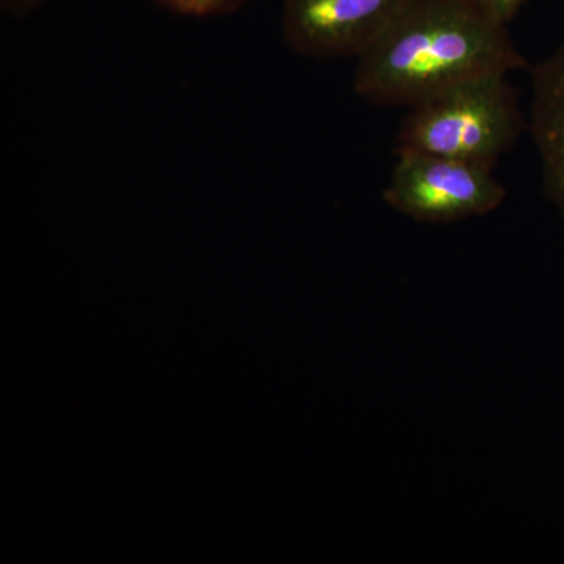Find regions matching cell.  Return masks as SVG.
Returning <instances> with one entry per match:
<instances>
[{"mask_svg": "<svg viewBox=\"0 0 564 564\" xmlns=\"http://www.w3.org/2000/svg\"><path fill=\"white\" fill-rule=\"evenodd\" d=\"M155 6L184 18H217L236 13L247 0H154Z\"/></svg>", "mask_w": 564, "mask_h": 564, "instance_id": "8992f818", "label": "cell"}, {"mask_svg": "<svg viewBox=\"0 0 564 564\" xmlns=\"http://www.w3.org/2000/svg\"><path fill=\"white\" fill-rule=\"evenodd\" d=\"M383 198L411 220L448 225L499 209L507 191L489 166L421 152H397Z\"/></svg>", "mask_w": 564, "mask_h": 564, "instance_id": "3957f363", "label": "cell"}, {"mask_svg": "<svg viewBox=\"0 0 564 564\" xmlns=\"http://www.w3.org/2000/svg\"><path fill=\"white\" fill-rule=\"evenodd\" d=\"M510 74L463 82L410 107L395 152H421L494 169L524 129Z\"/></svg>", "mask_w": 564, "mask_h": 564, "instance_id": "7a4b0ae2", "label": "cell"}, {"mask_svg": "<svg viewBox=\"0 0 564 564\" xmlns=\"http://www.w3.org/2000/svg\"><path fill=\"white\" fill-rule=\"evenodd\" d=\"M408 0H282V40L303 57L358 58Z\"/></svg>", "mask_w": 564, "mask_h": 564, "instance_id": "277c9868", "label": "cell"}, {"mask_svg": "<svg viewBox=\"0 0 564 564\" xmlns=\"http://www.w3.org/2000/svg\"><path fill=\"white\" fill-rule=\"evenodd\" d=\"M46 2L47 0H0V9L7 17L25 18L31 17Z\"/></svg>", "mask_w": 564, "mask_h": 564, "instance_id": "52a82bcc", "label": "cell"}, {"mask_svg": "<svg viewBox=\"0 0 564 564\" xmlns=\"http://www.w3.org/2000/svg\"><path fill=\"white\" fill-rule=\"evenodd\" d=\"M503 21L510 22L524 0H485Z\"/></svg>", "mask_w": 564, "mask_h": 564, "instance_id": "ba28073f", "label": "cell"}, {"mask_svg": "<svg viewBox=\"0 0 564 564\" xmlns=\"http://www.w3.org/2000/svg\"><path fill=\"white\" fill-rule=\"evenodd\" d=\"M529 129L545 193L564 218V44L533 70Z\"/></svg>", "mask_w": 564, "mask_h": 564, "instance_id": "5b68a950", "label": "cell"}, {"mask_svg": "<svg viewBox=\"0 0 564 564\" xmlns=\"http://www.w3.org/2000/svg\"><path fill=\"white\" fill-rule=\"evenodd\" d=\"M503 21L485 0H408L352 74L373 106L414 107L437 93L525 65Z\"/></svg>", "mask_w": 564, "mask_h": 564, "instance_id": "6da1fadb", "label": "cell"}]
</instances>
